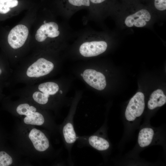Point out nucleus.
<instances>
[{"mask_svg": "<svg viewBox=\"0 0 166 166\" xmlns=\"http://www.w3.org/2000/svg\"><path fill=\"white\" fill-rule=\"evenodd\" d=\"M58 25L54 22H46L42 25L37 30L35 35L36 40L44 41L47 37L53 38L58 36L60 32Z\"/></svg>", "mask_w": 166, "mask_h": 166, "instance_id": "nucleus-7", "label": "nucleus"}, {"mask_svg": "<svg viewBox=\"0 0 166 166\" xmlns=\"http://www.w3.org/2000/svg\"><path fill=\"white\" fill-rule=\"evenodd\" d=\"M166 102V96L162 90L158 89L154 91L151 95L148 103V106L149 109L152 110L163 106Z\"/></svg>", "mask_w": 166, "mask_h": 166, "instance_id": "nucleus-9", "label": "nucleus"}, {"mask_svg": "<svg viewBox=\"0 0 166 166\" xmlns=\"http://www.w3.org/2000/svg\"><path fill=\"white\" fill-rule=\"evenodd\" d=\"M145 108L144 96L141 92L137 93L130 99L125 111V117L129 121H134L143 113Z\"/></svg>", "mask_w": 166, "mask_h": 166, "instance_id": "nucleus-1", "label": "nucleus"}, {"mask_svg": "<svg viewBox=\"0 0 166 166\" xmlns=\"http://www.w3.org/2000/svg\"><path fill=\"white\" fill-rule=\"evenodd\" d=\"M63 132L66 142L68 144H72L76 140L77 137L73 124L68 123L64 127Z\"/></svg>", "mask_w": 166, "mask_h": 166, "instance_id": "nucleus-12", "label": "nucleus"}, {"mask_svg": "<svg viewBox=\"0 0 166 166\" xmlns=\"http://www.w3.org/2000/svg\"><path fill=\"white\" fill-rule=\"evenodd\" d=\"M154 4L156 8L159 10L166 9V0H154Z\"/></svg>", "mask_w": 166, "mask_h": 166, "instance_id": "nucleus-20", "label": "nucleus"}, {"mask_svg": "<svg viewBox=\"0 0 166 166\" xmlns=\"http://www.w3.org/2000/svg\"><path fill=\"white\" fill-rule=\"evenodd\" d=\"M29 137L37 150L43 152L48 148V140L44 134L40 130L33 129L29 133Z\"/></svg>", "mask_w": 166, "mask_h": 166, "instance_id": "nucleus-8", "label": "nucleus"}, {"mask_svg": "<svg viewBox=\"0 0 166 166\" xmlns=\"http://www.w3.org/2000/svg\"><path fill=\"white\" fill-rule=\"evenodd\" d=\"M106 0H90L91 4L97 5L103 3Z\"/></svg>", "mask_w": 166, "mask_h": 166, "instance_id": "nucleus-21", "label": "nucleus"}, {"mask_svg": "<svg viewBox=\"0 0 166 166\" xmlns=\"http://www.w3.org/2000/svg\"><path fill=\"white\" fill-rule=\"evenodd\" d=\"M107 47L104 41H92L83 43L79 48L80 54L83 56L90 57L98 55L105 52Z\"/></svg>", "mask_w": 166, "mask_h": 166, "instance_id": "nucleus-4", "label": "nucleus"}, {"mask_svg": "<svg viewBox=\"0 0 166 166\" xmlns=\"http://www.w3.org/2000/svg\"><path fill=\"white\" fill-rule=\"evenodd\" d=\"M13 162L12 157L6 152L0 151V166H8Z\"/></svg>", "mask_w": 166, "mask_h": 166, "instance_id": "nucleus-19", "label": "nucleus"}, {"mask_svg": "<svg viewBox=\"0 0 166 166\" xmlns=\"http://www.w3.org/2000/svg\"><path fill=\"white\" fill-rule=\"evenodd\" d=\"M36 108L33 106L26 103L19 105L17 107L16 111L17 113L21 115H25L26 116H29L33 113L36 112Z\"/></svg>", "mask_w": 166, "mask_h": 166, "instance_id": "nucleus-17", "label": "nucleus"}, {"mask_svg": "<svg viewBox=\"0 0 166 166\" xmlns=\"http://www.w3.org/2000/svg\"><path fill=\"white\" fill-rule=\"evenodd\" d=\"M24 121L26 124L41 125L44 123V119L41 114L35 112L30 116H26L24 118Z\"/></svg>", "mask_w": 166, "mask_h": 166, "instance_id": "nucleus-15", "label": "nucleus"}, {"mask_svg": "<svg viewBox=\"0 0 166 166\" xmlns=\"http://www.w3.org/2000/svg\"><path fill=\"white\" fill-rule=\"evenodd\" d=\"M151 18V15L148 11L142 9L128 16L125 19L124 23L129 27L134 26L137 27H142L147 25Z\"/></svg>", "mask_w": 166, "mask_h": 166, "instance_id": "nucleus-6", "label": "nucleus"}, {"mask_svg": "<svg viewBox=\"0 0 166 166\" xmlns=\"http://www.w3.org/2000/svg\"><path fill=\"white\" fill-rule=\"evenodd\" d=\"M2 72V70L0 68V75L1 74Z\"/></svg>", "mask_w": 166, "mask_h": 166, "instance_id": "nucleus-23", "label": "nucleus"}, {"mask_svg": "<svg viewBox=\"0 0 166 166\" xmlns=\"http://www.w3.org/2000/svg\"><path fill=\"white\" fill-rule=\"evenodd\" d=\"M65 8L69 9L88 7L91 6L90 0H62Z\"/></svg>", "mask_w": 166, "mask_h": 166, "instance_id": "nucleus-14", "label": "nucleus"}, {"mask_svg": "<svg viewBox=\"0 0 166 166\" xmlns=\"http://www.w3.org/2000/svg\"><path fill=\"white\" fill-rule=\"evenodd\" d=\"M29 34L27 27L23 25L15 26L10 31L8 36V42L14 49L22 47L26 40Z\"/></svg>", "mask_w": 166, "mask_h": 166, "instance_id": "nucleus-2", "label": "nucleus"}, {"mask_svg": "<svg viewBox=\"0 0 166 166\" xmlns=\"http://www.w3.org/2000/svg\"><path fill=\"white\" fill-rule=\"evenodd\" d=\"M81 76L82 77L83 75V73H81Z\"/></svg>", "mask_w": 166, "mask_h": 166, "instance_id": "nucleus-25", "label": "nucleus"}, {"mask_svg": "<svg viewBox=\"0 0 166 166\" xmlns=\"http://www.w3.org/2000/svg\"><path fill=\"white\" fill-rule=\"evenodd\" d=\"M154 134L153 130L151 128H146L140 131L138 137V142L141 147L149 145L151 143Z\"/></svg>", "mask_w": 166, "mask_h": 166, "instance_id": "nucleus-10", "label": "nucleus"}, {"mask_svg": "<svg viewBox=\"0 0 166 166\" xmlns=\"http://www.w3.org/2000/svg\"><path fill=\"white\" fill-rule=\"evenodd\" d=\"M59 88L57 84L52 82L41 83L38 86L39 90L49 96L55 94L58 91Z\"/></svg>", "mask_w": 166, "mask_h": 166, "instance_id": "nucleus-13", "label": "nucleus"}, {"mask_svg": "<svg viewBox=\"0 0 166 166\" xmlns=\"http://www.w3.org/2000/svg\"><path fill=\"white\" fill-rule=\"evenodd\" d=\"M18 4V0H0V14L7 13L10 8L16 6Z\"/></svg>", "mask_w": 166, "mask_h": 166, "instance_id": "nucleus-16", "label": "nucleus"}, {"mask_svg": "<svg viewBox=\"0 0 166 166\" xmlns=\"http://www.w3.org/2000/svg\"><path fill=\"white\" fill-rule=\"evenodd\" d=\"M46 22H46V21H45H45H44V22H43V23H44V24L45 23H46Z\"/></svg>", "mask_w": 166, "mask_h": 166, "instance_id": "nucleus-22", "label": "nucleus"}, {"mask_svg": "<svg viewBox=\"0 0 166 166\" xmlns=\"http://www.w3.org/2000/svg\"><path fill=\"white\" fill-rule=\"evenodd\" d=\"M83 74L84 81L92 87L101 90L106 87L105 77L101 73L93 69H88L85 70Z\"/></svg>", "mask_w": 166, "mask_h": 166, "instance_id": "nucleus-5", "label": "nucleus"}, {"mask_svg": "<svg viewBox=\"0 0 166 166\" xmlns=\"http://www.w3.org/2000/svg\"><path fill=\"white\" fill-rule=\"evenodd\" d=\"M90 145L94 148L100 151L108 149L109 146V142L105 139L97 136H92L89 139Z\"/></svg>", "mask_w": 166, "mask_h": 166, "instance_id": "nucleus-11", "label": "nucleus"}, {"mask_svg": "<svg viewBox=\"0 0 166 166\" xmlns=\"http://www.w3.org/2000/svg\"><path fill=\"white\" fill-rule=\"evenodd\" d=\"M60 93H61V94L62 93V91L60 90Z\"/></svg>", "mask_w": 166, "mask_h": 166, "instance_id": "nucleus-24", "label": "nucleus"}, {"mask_svg": "<svg viewBox=\"0 0 166 166\" xmlns=\"http://www.w3.org/2000/svg\"><path fill=\"white\" fill-rule=\"evenodd\" d=\"M53 68L54 65L52 62L41 58L28 67L26 75L30 77H39L48 74Z\"/></svg>", "mask_w": 166, "mask_h": 166, "instance_id": "nucleus-3", "label": "nucleus"}, {"mask_svg": "<svg viewBox=\"0 0 166 166\" xmlns=\"http://www.w3.org/2000/svg\"><path fill=\"white\" fill-rule=\"evenodd\" d=\"M49 96L39 91L35 92L33 95L34 100L38 103L45 104L48 102Z\"/></svg>", "mask_w": 166, "mask_h": 166, "instance_id": "nucleus-18", "label": "nucleus"}]
</instances>
